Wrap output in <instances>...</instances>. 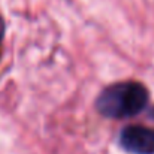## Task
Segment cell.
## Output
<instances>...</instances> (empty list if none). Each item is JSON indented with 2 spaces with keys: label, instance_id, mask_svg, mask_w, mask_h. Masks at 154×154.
Returning <instances> with one entry per match:
<instances>
[{
  "label": "cell",
  "instance_id": "obj_1",
  "mask_svg": "<svg viewBox=\"0 0 154 154\" xmlns=\"http://www.w3.org/2000/svg\"><path fill=\"white\" fill-rule=\"evenodd\" d=\"M150 103L148 87L141 81L127 79L106 85L94 100V109L109 120H127L147 112Z\"/></svg>",
  "mask_w": 154,
  "mask_h": 154
},
{
  "label": "cell",
  "instance_id": "obj_2",
  "mask_svg": "<svg viewBox=\"0 0 154 154\" xmlns=\"http://www.w3.org/2000/svg\"><path fill=\"white\" fill-rule=\"evenodd\" d=\"M118 144L129 154H154V127L129 124L120 130Z\"/></svg>",
  "mask_w": 154,
  "mask_h": 154
},
{
  "label": "cell",
  "instance_id": "obj_3",
  "mask_svg": "<svg viewBox=\"0 0 154 154\" xmlns=\"http://www.w3.org/2000/svg\"><path fill=\"white\" fill-rule=\"evenodd\" d=\"M5 36H6V21H5V18L0 15V58H2V54H3Z\"/></svg>",
  "mask_w": 154,
  "mask_h": 154
}]
</instances>
